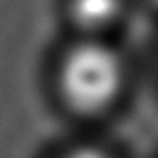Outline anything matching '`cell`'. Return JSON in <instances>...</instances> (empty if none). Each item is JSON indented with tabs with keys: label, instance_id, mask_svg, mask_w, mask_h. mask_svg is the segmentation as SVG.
I'll list each match as a JSON object with an SVG mask.
<instances>
[{
	"label": "cell",
	"instance_id": "cell-1",
	"mask_svg": "<svg viewBox=\"0 0 158 158\" xmlns=\"http://www.w3.org/2000/svg\"><path fill=\"white\" fill-rule=\"evenodd\" d=\"M60 83L64 97L75 110L100 112L116 100L122 89V60L106 44L83 43L66 56Z\"/></svg>",
	"mask_w": 158,
	"mask_h": 158
},
{
	"label": "cell",
	"instance_id": "cell-2",
	"mask_svg": "<svg viewBox=\"0 0 158 158\" xmlns=\"http://www.w3.org/2000/svg\"><path fill=\"white\" fill-rule=\"evenodd\" d=\"M122 12V0H72V15L83 29L97 31L114 23Z\"/></svg>",
	"mask_w": 158,
	"mask_h": 158
},
{
	"label": "cell",
	"instance_id": "cell-3",
	"mask_svg": "<svg viewBox=\"0 0 158 158\" xmlns=\"http://www.w3.org/2000/svg\"><path fill=\"white\" fill-rule=\"evenodd\" d=\"M64 158H110V156L97 151V148H77V151L66 154Z\"/></svg>",
	"mask_w": 158,
	"mask_h": 158
},
{
	"label": "cell",
	"instance_id": "cell-4",
	"mask_svg": "<svg viewBox=\"0 0 158 158\" xmlns=\"http://www.w3.org/2000/svg\"><path fill=\"white\" fill-rule=\"evenodd\" d=\"M151 2H152V4H156V6H158V0H151Z\"/></svg>",
	"mask_w": 158,
	"mask_h": 158
}]
</instances>
